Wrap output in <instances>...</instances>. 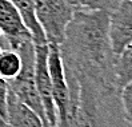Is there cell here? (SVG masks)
Instances as JSON below:
<instances>
[{
    "mask_svg": "<svg viewBox=\"0 0 132 127\" xmlns=\"http://www.w3.org/2000/svg\"><path fill=\"white\" fill-rule=\"evenodd\" d=\"M107 11H75L60 44L64 71L116 88L115 59L108 35ZM120 92V91H119Z\"/></svg>",
    "mask_w": 132,
    "mask_h": 127,
    "instance_id": "obj_1",
    "label": "cell"
},
{
    "mask_svg": "<svg viewBox=\"0 0 132 127\" xmlns=\"http://www.w3.org/2000/svg\"><path fill=\"white\" fill-rule=\"evenodd\" d=\"M72 76L79 87L75 127H123L126 121L120 104V92L84 76Z\"/></svg>",
    "mask_w": 132,
    "mask_h": 127,
    "instance_id": "obj_2",
    "label": "cell"
},
{
    "mask_svg": "<svg viewBox=\"0 0 132 127\" xmlns=\"http://www.w3.org/2000/svg\"><path fill=\"white\" fill-rule=\"evenodd\" d=\"M15 51H18L21 58V68L16 76L8 80L10 90L20 102L32 108L42 118L45 127H50L35 83V43L34 40H27Z\"/></svg>",
    "mask_w": 132,
    "mask_h": 127,
    "instance_id": "obj_3",
    "label": "cell"
},
{
    "mask_svg": "<svg viewBox=\"0 0 132 127\" xmlns=\"http://www.w3.org/2000/svg\"><path fill=\"white\" fill-rule=\"evenodd\" d=\"M35 16L47 39V43L61 44L68 23L75 10L65 0H34Z\"/></svg>",
    "mask_w": 132,
    "mask_h": 127,
    "instance_id": "obj_4",
    "label": "cell"
},
{
    "mask_svg": "<svg viewBox=\"0 0 132 127\" xmlns=\"http://www.w3.org/2000/svg\"><path fill=\"white\" fill-rule=\"evenodd\" d=\"M35 83L50 127H56V108L48 68V44H35Z\"/></svg>",
    "mask_w": 132,
    "mask_h": 127,
    "instance_id": "obj_5",
    "label": "cell"
},
{
    "mask_svg": "<svg viewBox=\"0 0 132 127\" xmlns=\"http://www.w3.org/2000/svg\"><path fill=\"white\" fill-rule=\"evenodd\" d=\"M108 35L115 55L132 44V0H120L110 12Z\"/></svg>",
    "mask_w": 132,
    "mask_h": 127,
    "instance_id": "obj_6",
    "label": "cell"
},
{
    "mask_svg": "<svg viewBox=\"0 0 132 127\" xmlns=\"http://www.w3.org/2000/svg\"><path fill=\"white\" fill-rule=\"evenodd\" d=\"M0 31L8 40L11 50L27 40H34L19 10L10 0H0Z\"/></svg>",
    "mask_w": 132,
    "mask_h": 127,
    "instance_id": "obj_7",
    "label": "cell"
},
{
    "mask_svg": "<svg viewBox=\"0 0 132 127\" xmlns=\"http://www.w3.org/2000/svg\"><path fill=\"white\" fill-rule=\"evenodd\" d=\"M7 122L11 127H45L42 118L20 102L11 90L7 100Z\"/></svg>",
    "mask_w": 132,
    "mask_h": 127,
    "instance_id": "obj_8",
    "label": "cell"
},
{
    "mask_svg": "<svg viewBox=\"0 0 132 127\" xmlns=\"http://www.w3.org/2000/svg\"><path fill=\"white\" fill-rule=\"evenodd\" d=\"M10 2L19 10L27 28L29 29L31 35H32L34 43L35 44H48L43 29H42L40 24L37 23L36 16H35L34 0H10Z\"/></svg>",
    "mask_w": 132,
    "mask_h": 127,
    "instance_id": "obj_9",
    "label": "cell"
},
{
    "mask_svg": "<svg viewBox=\"0 0 132 127\" xmlns=\"http://www.w3.org/2000/svg\"><path fill=\"white\" fill-rule=\"evenodd\" d=\"M115 78L119 91L132 82V46L123 50L115 59Z\"/></svg>",
    "mask_w": 132,
    "mask_h": 127,
    "instance_id": "obj_10",
    "label": "cell"
},
{
    "mask_svg": "<svg viewBox=\"0 0 132 127\" xmlns=\"http://www.w3.org/2000/svg\"><path fill=\"white\" fill-rule=\"evenodd\" d=\"M21 68V58L15 50L0 51V76L11 80Z\"/></svg>",
    "mask_w": 132,
    "mask_h": 127,
    "instance_id": "obj_11",
    "label": "cell"
},
{
    "mask_svg": "<svg viewBox=\"0 0 132 127\" xmlns=\"http://www.w3.org/2000/svg\"><path fill=\"white\" fill-rule=\"evenodd\" d=\"M75 11H107L110 13L120 0H65Z\"/></svg>",
    "mask_w": 132,
    "mask_h": 127,
    "instance_id": "obj_12",
    "label": "cell"
},
{
    "mask_svg": "<svg viewBox=\"0 0 132 127\" xmlns=\"http://www.w3.org/2000/svg\"><path fill=\"white\" fill-rule=\"evenodd\" d=\"M120 104L124 121L132 126V82L127 83L120 90Z\"/></svg>",
    "mask_w": 132,
    "mask_h": 127,
    "instance_id": "obj_13",
    "label": "cell"
},
{
    "mask_svg": "<svg viewBox=\"0 0 132 127\" xmlns=\"http://www.w3.org/2000/svg\"><path fill=\"white\" fill-rule=\"evenodd\" d=\"M10 84L8 80L0 76V119L7 122V100H8Z\"/></svg>",
    "mask_w": 132,
    "mask_h": 127,
    "instance_id": "obj_14",
    "label": "cell"
},
{
    "mask_svg": "<svg viewBox=\"0 0 132 127\" xmlns=\"http://www.w3.org/2000/svg\"><path fill=\"white\" fill-rule=\"evenodd\" d=\"M0 127H11V126L8 124V122H5V121H3V119H0Z\"/></svg>",
    "mask_w": 132,
    "mask_h": 127,
    "instance_id": "obj_15",
    "label": "cell"
},
{
    "mask_svg": "<svg viewBox=\"0 0 132 127\" xmlns=\"http://www.w3.org/2000/svg\"><path fill=\"white\" fill-rule=\"evenodd\" d=\"M2 35H3V34H2V31H0V38H2ZM0 51H2V47H0Z\"/></svg>",
    "mask_w": 132,
    "mask_h": 127,
    "instance_id": "obj_16",
    "label": "cell"
},
{
    "mask_svg": "<svg viewBox=\"0 0 132 127\" xmlns=\"http://www.w3.org/2000/svg\"><path fill=\"white\" fill-rule=\"evenodd\" d=\"M131 46H132V44H131Z\"/></svg>",
    "mask_w": 132,
    "mask_h": 127,
    "instance_id": "obj_17",
    "label": "cell"
}]
</instances>
